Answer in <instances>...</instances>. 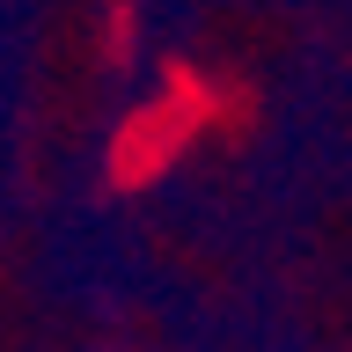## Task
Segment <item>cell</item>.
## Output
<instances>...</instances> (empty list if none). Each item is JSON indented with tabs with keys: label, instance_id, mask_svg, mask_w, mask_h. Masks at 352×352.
Here are the masks:
<instances>
[{
	"label": "cell",
	"instance_id": "1",
	"mask_svg": "<svg viewBox=\"0 0 352 352\" xmlns=\"http://www.w3.org/2000/svg\"><path fill=\"white\" fill-rule=\"evenodd\" d=\"M184 132H191V110H176V103H154V110H140L132 118V132L118 140V184H140V176L162 162V154H176L184 147Z\"/></svg>",
	"mask_w": 352,
	"mask_h": 352
}]
</instances>
